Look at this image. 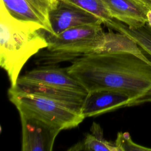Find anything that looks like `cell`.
<instances>
[{
  "instance_id": "6da1fadb",
  "label": "cell",
  "mask_w": 151,
  "mask_h": 151,
  "mask_svg": "<svg viewBox=\"0 0 151 151\" xmlns=\"http://www.w3.org/2000/svg\"><path fill=\"white\" fill-rule=\"evenodd\" d=\"M67 72L87 93L100 89L123 92L134 105L151 102V64L127 52H92L74 60Z\"/></svg>"
},
{
  "instance_id": "7a4b0ae2",
  "label": "cell",
  "mask_w": 151,
  "mask_h": 151,
  "mask_svg": "<svg viewBox=\"0 0 151 151\" xmlns=\"http://www.w3.org/2000/svg\"><path fill=\"white\" fill-rule=\"evenodd\" d=\"M0 9V65L14 87L25 63L48 43L42 25L17 19L2 2Z\"/></svg>"
},
{
  "instance_id": "3957f363",
  "label": "cell",
  "mask_w": 151,
  "mask_h": 151,
  "mask_svg": "<svg viewBox=\"0 0 151 151\" xmlns=\"http://www.w3.org/2000/svg\"><path fill=\"white\" fill-rule=\"evenodd\" d=\"M101 22L84 24L65 30L58 35L44 29L47 51L39 52L38 63L54 65L96 52L104 41L105 32Z\"/></svg>"
},
{
  "instance_id": "277c9868",
  "label": "cell",
  "mask_w": 151,
  "mask_h": 151,
  "mask_svg": "<svg viewBox=\"0 0 151 151\" xmlns=\"http://www.w3.org/2000/svg\"><path fill=\"white\" fill-rule=\"evenodd\" d=\"M8 96L19 112L34 116L61 130L76 127L85 119L81 106L24 93L11 87Z\"/></svg>"
},
{
  "instance_id": "5b68a950",
  "label": "cell",
  "mask_w": 151,
  "mask_h": 151,
  "mask_svg": "<svg viewBox=\"0 0 151 151\" xmlns=\"http://www.w3.org/2000/svg\"><path fill=\"white\" fill-rule=\"evenodd\" d=\"M19 113L22 126V150H52L61 130L31 114Z\"/></svg>"
},
{
  "instance_id": "8992f818",
  "label": "cell",
  "mask_w": 151,
  "mask_h": 151,
  "mask_svg": "<svg viewBox=\"0 0 151 151\" xmlns=\"http://www.w3.org/2000/svg\"><path fill=\"white\" fill-rule=\"evenodd\" d=\"M132 106H135L134 100L128 94L111 89H100L87 93L81 111L86 118Z\"/></svg>"
},
{
  "instance_id": "52a82bcc",
  "label": "cell",
  "mask_w": 151,
  "mask_h": 151,
  "mask_svg": "<svg viewBox=\"0 0 151 151\" xmlns=\"http://www.w3.org/2000/svg\"><path fill=\"white\" fill-rule=\"evenodd\" d=\"M58 0H1L8 12L17 19L37 23L51 33L49 12Z\"/></svg>"
},
{
  "instance_id": "ba28073f",
  "label": "cell",
  "mask_w": 151,
  "mask_h": 151,
  "mask_svg": "<svg viewBox=\"0 0 151 151\" xmlns=\"http://www.w3.org/2000/svg\"><path fill=\"white\" fill-rule=\"evenodd\" d=\"M48 19L51 33L55 35L73 27L101 22L94 15L64 0H58L56 7L49 12Z\"/></svg>"
},
{
  "instance_id": "9c48e42d",
  "label": "cell",
  "mask_w": 151,
  "mask_h": 151,
  "mask_svg": "<svg viewBox=\"0 0 151 151\" xmlns=\"http://www.w3.org/2000/svg\"><path fill=\"white\" fill-rule=\"evenodd\" d=\"M19 78L25 81L88 93L84 88L67 72L65 68H36L26 72Z\"/></svg>"
},
{
  "instance_id": "30bf717a",
  "label": "cell",
  "mask_w": 151,
  "mask_h": 151,
  "mask_svg": "<svg viewBox=\"0 0 151 151\" xmlns=\"http://www.w3.org/2000/svg\"><path fill=\"white\" fill-rule=\"evenodd\" d=\"M15 89L29 94H34L61 102L81 106L87 93L71 89L47 86L18 79Z\"/></svg>"
},
{
  "instance_id": "8fae6325",
  "label": "cell",
  "mask_w": 151,
  "mask_h": 151,
  "mask_svg": "<svg viewBox=\"0 0 151 151\" xmlns=\"http://www.w3.org/2000/svg\"><path fill=\"white\" fill-rule=\"evenodd\" d=\"M111 17L130 28H140L147 24L148 10L134 0H103Z\"/></svg>"
},
{
  "instance_id": "7c38bea8",
  "label": "cell",
  "mask_w": 151,
  "mask_h": 151,
  "mask_svg": "<svg viewBox=\"0 0 151 151\" xmlns=\"http://www.w3.org/2000/svg\"><path fill=\"white\" fill-rule=\"evenodd\" d=\"M103 52L130 53L151 64V60L133 40L123 33H115L113 30L105 32L104 41L96 52Z\"/></svg>"
},
{
  "instance_id": "4fadbf2b",
  "label": "cell",
  "mask_w": 151,
  "mask_h": 151,
  "mask_svg": "<svg viewBox=\"0 0 151 151\" xmlns=\"http://www.w3.org/2000/svg\"><path fill=\"white\" fill-rule=\"evenodd\" d=\"M91 133L86 134L84 139L68 149L69 151L94 150V151H118L114 143L106 140L100 124L93 122Z\"/></svg>"
},
{
  "instance_id": "5bb4252c",
  "label": "cell",
  "mask_w": 151,
  "mask_h": 151,
  "mask_svg": "<svg viewBox=\"0 0 151 151\" xmlns=\"http://www.w3.org/2000/svg\"><path fill=\"white\" fill-rule=\"evenodd\" d=\"M109 29L127 35L133 40L147 55L151 57V27L146 24L139 28H130L114 19Z\"/></svg>"
},
{
  "instance_id": "9a60e30c",
  "label": "cell",
  "mask_w": 151,
  "mask_h": 151,
  "mask_svg": "<svg viewBox=\"0 0 151 151\" xmlns=\"http://www.w3.org/2000/svg\"><path fill=\"white\" fill-rule=\"evenodd\" d=\"M72 3L94 15L108 28L113 18L103 0H64Z\"/></svg>"
},
{
  "instance_id": "2e32d148",
  "label": "cell",
  "mask_w": 151,
  "mask_h": 151,
  "mask_svg": "<svg viewBox=\"0 0 151 151\" xmlns=\"http://www.w3.org/2000/svg\"><path fill=\"white\" fill-rule=\"evenodd\" d=\"M114 143L118 151L151 150V148L144 147L134 143L127 132H119Z\"/></svg>"
},
{
  "instance_id": "e0dca14e",
  "label": "cell",
  "mask_w": 151,
  "mask_h": 151,
  "mask_svg": "<svg viewBox=\"0 0 151 151\" xmlns=\"http://www.w3.org/2000/svg\"><path fill=\"white\" fill-rule=\"evenodd\" d=\"M140 5L146 8L148 11L151 9V0H134Z\"/></svg>"
},
{
  "instance_id": "ac0fdd59",
  "label": "cell",
  "mask_w": 151,
  "mask_h": 151,
  "mask_svg": "<svg viewBox=\"0 0 151 151\" xmlns=\"http://www.w3.org/2000/svg\"><path fill=\"white\" fill-rule=\"evenodd\" d=\"M147 25L151 27V9L147 12Z\"/></svg>"
}]
</instances>
